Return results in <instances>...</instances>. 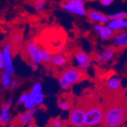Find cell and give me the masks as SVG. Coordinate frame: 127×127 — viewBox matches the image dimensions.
<instances>
[{
  "instance_id": "cell-1",
  "label": "cell",
  "mask_w": 127,
  "mask_h": 127,
  "mask_svg": "<svg viewBox=\"0 0 127 127\" xmlns=\"http://www.w3.org/2000/svg\"><path fill=\"white\" fill-rule=\"evenodd\" d=\"M127 119V107L123 103H112L104 108L103 127H120Z\"/></svg>"
},
{
  "instance_id": "cell-2",
  "label": "cell",
  "mask_w": 127,
  "mask_h": 127,
  "mask_svg": "<svg viewBox=\"0 0 127 127\" xmlns=\"http://www.w3.org/2000/svg\"><path fill=\"white\" fill-rule=\"evenodd\" d=\"M84 78L83 70L75 66H68L63 68V70L59 76V83L60 87L67 90L72 85L79 82Z\"/></svg>"
},
{
  "instance_id": "cell-3",
  "label": "cell",
  "mask_w": 127,
  "mask_h": 127,
  "mask_svg": "<svg viewBox=\"0 0 127 127\" xmlns=\"http://www.w3.org/2000/svg\"><path fill=\"white\" fill-rule=\"evenodd\" d=\"M85 108V127H94L103 123L104 108L99 104L89 105Z\"/></svg>"
},
{
  "instance_id": "cell-4",
  "label": "cell",
  "mask_w": 127,
  "mask_h": 127,
  "mask_svg": "<svg viewBox=\"0 0 127 127\" xmlns=\"http://www.w3.org/2000/svg\"><path fill=\"white\" fill-rule=\"evenodd\" d=\"M60 8L75 15L85 17L88 15L85 0H64L60 3Z\"/></svg>"
},
{
  "instance_id": "cell-5",
  "label": "cell",
  "mask_w": 127,
  "mask_h": 127,
  "mask_svg": "<svg viewBox=\"0 0 127 127\" xmlns=\"http://www.w3.org/2000/svg\"><path fill=\"white\" fill-rule=\"evenodd\" d=\"M85 108L84 106L77 105L73 107L68 117L67 123L72 127H85Z\"/></svg>"
},
{
  "instance_id": "cell-6",
  "label": "cell",
  "mask_w": 127,
  "mask_h": 127,
  "mask_svg": "<svg viewBox=\"0 0 127 127\" xmlns=\"http://www.w3.org/2000/svg\"><path fill=\"white\" fill-rule=\"evenodd\" d=\"M0 55L2 56L5 67L3 71L9 75H13L15 73V67L13 63V53L11 48V43L6 41L3 43Z\"/></svg>"
},
{
  "instance_id": "cell-7",
  "label": "cell",
  "mask_w": 127,
  "mask_h": 127,
  "mask_svg": "<svg viewBox=\"0 0 127 127\" xmlns=\"http://www.w3.org/2000/svg\"><path fill=\"white\" fill-rule=\"evenodd\" d=\"M25 53L28 57L29 61H33L37 64L43 63L42 48L35 41H28L25 46Z\"/></svg>"
},
{
  "instance_id": "cell-8",
  "label": "cell",
  "mask_w": 127,
  "mask_h": 127,
  "mask_svg": "<svg viewBox=\"0 0 127 127\" xmlns=\"http://www.w3.org/2000/svg\"><path fill=\"white\" fill-rule=\"evenodd\" d=\"M72 62L75 67L82 70H86L91 65L92 60L86 52L82 50H77L73 53Z\"/></svg>"
},
{
  "instance_id": "cell-9",
  "label": "cell",
  "mask_w": 127,
  "mask_h": 127,
  "mask_svg": "<svg viewBox=\"0 0 127 127\" xmlns=\"http://www.w3.org/2000/svg\"><path fill=\"white\" fill-rule=\"evenodd\" d=\"M28 97L31 99L35 107L43 105L44 102V95L43 94V86L40 82H35L31 86L28 93Z\"/></svg>"
},
{
  "instance_id": "cell-10",
  "label": "cell",
  "mask_w": 127,
  "mask_h": 127,
  "mask_svg": "<svg viewBox=\"0 0 127 127\" xmlns=\"http://www.w3.org/2000/svg\"><path fill=\"white\" fill-rule=\"evenodd\" d=\"M94 30L97 33L99 38L103 41L112 40L116 33L107 24H95Z\"/></svg>"
},
{
  "instance_id": "cell-11",
  "label": "cell",
  "mask_w": 127,
  "mask_h": 127,
  "mask_svg": "<svg viewBox=\"0 0 127 127\" xmlns=\"http://www.w3.org/2000/svg\"><path fill=\"white\" fill-rule=\"evenodd\" d=\"M36 113V107L31 110H26L19 113L15 118L14 122L18 125V127L26 126L28 123L33 120V116Z\"/></svg>"
},
{
  "instance_id": "cell-12",
  "label": "cell",
  "mask_w": 127,
  "mask_h": 127,
  "mask_svg": "<svg viewBox=\"0 0 127 127\" xmlns=\"http://www.w3.org/2000/svg\"><path fill=\"white\" fill-rule=\"evenodd\" d=\"M87 17L88 19L94 24H107L110 19L109 15L94 9H91L88 11Z\"/></svg>"
},
{
  "instance_id": "cell-13",
  "label": "cell",
  "mask_w": 127,
  "mask_h": 127,
  "mask_svg": "<svg viewBox=\"0 0 127 127\" xmlns=\"http://www.w3.org/2000/svg\"><path fill=\"white\" fill-rule=\"evenodd\" d=\"M12 114L11 112V105L5 102L1 106L0 111V123L2 127L7 126L12 123Z\"/></svg>"
},
{
  "instance_id": "cell-14",
  "label": "cell",
  "mask_w": 127,
  "mask_h": 127,
  "mask_svg": "<svg viewBox=\"0 0 127 127\" xmlns=\"http://www.w3.org/2000/svg\"><path fill=\"white\" fill-rule=\"evenodd\" d=\"M68 63V59L66 55L62 52H58L53 55L50 65L56 68H65Z\"/></svg>"
},
{
  "instance_id": "cell-15",
  "label": "cell",
  "mask_w": 127,
  "mask_h": 127,
  "mask_svg": "<svg viewBox=\"0 0 127 127\" xmlns=\"http://www.w3.org/2000/svg\"><path fill=\"white\" fill-rule=\"evenodd\" d=\"M112 42L116 47L127 48V31H122L115 33Z\"/></svg>"
},
{
  "instance_id": "cell-16",
  "label": "cell",
  "mask_w": 127,
  "mask_h": 127,
  "mask_svg": "<svg viewBox=\"0 0 127 127\" xmlns=\"http://www.w3.org/2000/svg\"><path fill=\"white\" fill-rule=\"evenodd\" d=\"M116 33L127 30V19H110L107 24Z\"/></svg>"
},
{
  "instance_id": "cell-17",
  "label": "cell",
  "mask_w": 127,
  "mask_h": 127,
  "mask_svg": "<svg viewBox=\"0 0 127 127\" xmlns=\"http://www.w3.org/2000/svg\"><path fill=\"white\" fill-rule=\"evenodd\" d=\"M122 81L117 75L110 76L106 81V86L111 91H117L121 88Z\"/></svg>"
},
{
  "instance_id": "cell-18",
  "label": "cell",
  "mask_w": 127,
  "mask_h": 127,
  "mask_svg": "<svg viewBox=\"0 0 127 127\" xmlns=\"http://www.w3.org/2000/svg\"><path fill=\"white\" fill-rule=\"evenodd\" d=\"M102 55V59H103V63H106L108 61H110L116 54V50L113 47H103V50L100 52Z\"/></svg>"
},
{
  "instance_id": "cell-19",
  "label": "cell",
  "mask_w": 127,
  "mask_h": 127,
  "mask_svg": "<svg viewBox=\"0 0 127 127\" xmlns=\"http://www.w3.org/2000/svg\"><path fill=\"white\" fill-rule=\"evenodd\" d=\"M57 105L63 111H70V110L73 107L72 102L67 97H60L57 100Z\"/></svg>"
},
{
  "instance_id": "cell-20",
  "label": "cell",
  "mask_w": 127,
  "mask_h": 127,
  "mask_svg": "<svg viewBox=\"0 0 127 127\" xmlns=\"http://www.w3.org/2000/svg\"><path fill=\"white\" fill-rule=\"evenodd\" d=\"M12 75L8 74L7 72L2 71L1 73V85L3 89L8 90L11 88V82H12Z\"/></svg>"
},
{
  "instance_id": "cell-21",
  "label": "cell",
  "mask_w": 127,
  "mask_h": 127,
  "mask_svg": "<svg viewBox=\"0 0 127 127\" xmlns=\"http://www.w3.org/2000/svg\"><path fill=\"white\" fill-rule=\"evenodd\" d=\"M53 53L47 48H42V60L43 63L44 64H50L52 58H53Z\"/></svg>"
},
{
  "instance_id": "cell-22",
  "label": "cell",
  "mask_w": 127,
  "mask_h": 127,
  "mask_svg": "<svg viewBox=\"0 0 127 127\" xmlns=\"http://www.w3.org/2000/svg\"><path fill=\"white\" fill-rule=\"evenodd\" d=\"M46 5H47V0H36L34 2V8L37 13H41L43 11Z\"/></svg>"
},
{
  "instance_id": "cell-23",
  "label": "cell",
  "mask_w": 127,
  "mask_h": 127,
  "mask_svg": "<svg viewBox=\"0 0 127 127\" xmlns=\"http://www.w3.org/2000/svg\"><path fill=\"white\" fill-rule=\"evenodd\" d=\"M110 19H127V11H120L109 15Z\"/></svg>"
},
{
  "instance_id": "cell-24",
  "label": "cell",
  "mask_w": 127,
  "mask_h": 127,
  "mask_svg": "<svg viewBox=\"0 0 127 127\" xmlns=\"http://www.w3.org/2000/svg\"><path fill=\"white\" fill-rule=\"evenodd\" d=\"M64 123H65L63 120H62L60 117H56V118H52L51 120H50L47 126H58Z\"/></svg>"
},
{
  "instance_id": "cell-25",
  "label": "cell",
  "mask_w": 127,
  "mask_h": 127,
  "mask_svg": "<svg viewBox=\"0 0 127 127\" xmlns=\"http://www.w3.org/2000/svg\"><path fill=\"white\" fill-rule=\"evenodd\" d=\"M21 40H22V36L21 34L19 33H16L15 35L11 37V44L13 45H18V44H20L21 42Z\"/></svg>"
},
{
  "instance_id": "cell-26",
  "label": "cell",
  "mask_w": 127,
  "mask_h": 127,
  "mask_svg": "<svg viewBox=\"0 0 127 127\" xmlns=\"http://www.w3.org/2000/svg\"><path fill=\"white\" fill-rule=\"evenodd\" d=\"M28 96V93H26V92H24V93H21L17 100L18 103V105H21V104H24V103L25 102L27 97Z\"/></svg>"
},
{
  "instance_id": "cell-27",
  "label": "cell",
  "mask_w": 127,
  "mask_h": 127,
  "mask_svg": "<svg viewBox=\"0 0 127 127\" xmlns=\"http://www.w3.org/2000/svg\"><path fill=\"white\" fill-rule=\"evenodd\" d=\"M24 107L26 109V110H31V109H33V108H34L35 107H34V105H33V101L31 100V99L28 96V97H27V99H26V100H25V102L24 103Z\"/></svg>"
},
{
  "instance_id": "cell-28",
  "label": "cell",
  "mask_w": 127,
  "mask_h": 127,
  "mask_svg": "<svg viewBox=\"0 0 127 127\" xmlns=\"http://www.w3.org/2000/svg\"><path fill=\"white\" fill-rule=\"evenodd\" d=\"M20 85V82L18 79L16 78H13L12 82H11V89H15L17 88L18 86Z\"/></svg>"
},
{
  "instance_id": "cell-29",
  "label": "cell",
  "mask_w": 127,
  "mask_h": 127,
  "mask_svg": "<svg viewBox=\"0 0 127 127\" xmlns=\"http://www.w3.org/2000/svg\"><path fill=\"white\" fill-rule=\"evenodd\" d=\"M95 60L99 63H103V59H102V55L100 52H96L95 53Z\"/></svg>"
},
{
  "instance_id": "cell-30",
  "label": "cell",
  "mask_w": 127,
  "mask_h": 127,
  "mask_svg": "<svg viewBox=\"0 0 127 127\" xmlns=\"http://www.w3.org/2000/svg\"><path fill=\"white\" fill-rule=\"evenodd\" d=\"M99 2L103 6L107 7V6L110 5L114 2V0H99Z\"/></svg>"
},
{
  "instance_id": "cell-31",
  "label": "cell",
  "mask_w": 127,
  "mask_h": 127,
  "mask_svg": "<svg viewBox=\"0 0 127 127\" xmlns=\"http://www.w3.org/2000/svg\"><path fill=\"white\" fill-rule=\"evenodd\" d=\"M28 64H29L30 68L32 69V70H33V71H34V70H36V69L37 68L38 64H37L36 63H34V62H33V61H29Z\"/></svg>"
},
{
  "instance_id": "cell-32",
  "label": "cell",
  "mask_w": 127,
  "mask_h": 127,
  "mask_svg": "<svg viewBox=\"0 0 127 127\" xmlns=\"http://www.w3.org/2000/svg\"><path fill=\"white\" fill-rule=\"evenodd\" d=\"M26 127H38V126L37 125V123H35V121L33 120V121H31L30 123H28V124L26 126Z\"/></svg>"
},
{
  "instance_id": "cell-33",
  "label": "cell",
  "mask_w": 127,
  "mask_h": 127,
  "mask_svg": "<svg viewBox=\"0 0 127 127\" xmlns=\"http://www.w3.org/2000/svg\"><path fill=\"white\" fill-rule=\"evenodd\" d=\"M70 126H69L68 123H64L61 126H47V127H69Z\"/></svg>"
},
{
  "instance_id": "cell-34",
  "label": "cell",
  "mask_w": 127,
  "mask_h": 127,
  "mask_svg": "<svg viewBox=\"0 0 127 127\" xmlns=\"http://www.w3.org/2000/svg\"><path fill=\"white\" fill-rule=\"evenodd\" d=\"M8 127H18V125H17V124L13 121V122L11 123V124H9V125L8 126Z\"/></svg>"
},
{
  "instance_id": "cell-35",
  "label": "cell",
  "mask_w": 127,
  "mask_h": 127,
  "mask_svg": "<svg viewBox=\"0 0 127 127\" xmlns=\"http://www.w3.org/2000/svg\"><path fill=\"white\" fill-rule=\"evenodd\" d=\"M12 102H13V99H12V98H8V99H7V100H6V103H8V104H9V105H11V103H12Z\"/></svg>"
},
{
  "instance_id": "cell-36",
  "label": "cell",
  "mask_w": 127,
  "mask_h": 127,
  "mask_svg": "<svg viewBox=\"0 0 127 127\" xmlns=\"http://www.w3.org/2000/svg\"><path fill=\"white\" fill-rule=\"evenodd\" d=\"M125 1H127V0H125Z\"/></svg>"
}]
</instances>
